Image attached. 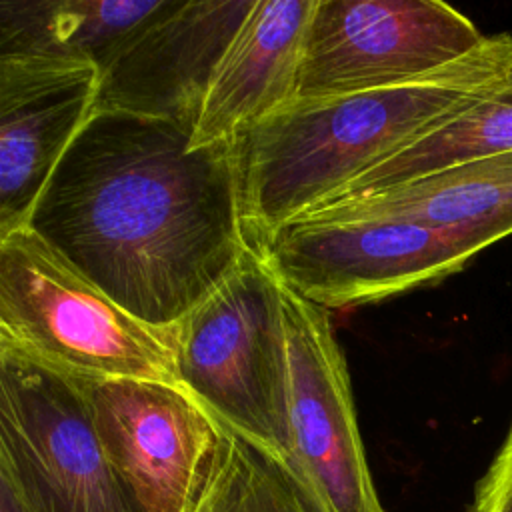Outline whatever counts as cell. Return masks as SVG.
Segmentation results:
<instances>
[{
	"instance_id": "15",
	"label": "cell",
	"mask_w": 512,
	"mask_h": 512,
	"mask_svg": "<svg viewBox=\"0 0 512 512\" xmlns=\"http://www.w3.org/2000/svg\"><path fill=\"white\" fill-rule=\"evenodd\" d=\"M504 152H512V68L460 114L382 158L320 206Z\"/></svg>"
},
{
	"instance_id": "12",
	"label": "cell",
	"mask_w": 512,
	"mask_h": 512,
	"mask_svg": "<svg viewBox=\"0 0 512 512\" xmlns=\"http://www.w3.org/2000/svg\"><path fill=\"white\" fill-rule=\"evenodd\" d=\"M314 6L316 0H256L212 76L192 130L194 146L232 144L294 100Z\"/></svg>"
},
{
	"instance_id": "5",
	"label": "cell",
	"mask_w": 512,
	"mask_h": 512,
	"mask_svg": "<svg viewBox=\"0 0 512 512\" xmlns=\"http://www.w3.org/2000/svg\"><path fill=\"white\" fill-rule=\"evenodd\" d=\"M0 472L30 512H140L76 374L0 342Z\"/></svg>"
},
{
	"instance_id": "11",
	"label": "cell",
	"mask_w": 512,
	"mask_h": 512,
	"mask_svg": "<svg viewBox=\"0 0 512 512\" xmlns=\"http://www.w3.org/2000/svg\"><path fill=\"white\" fill-rule=\"evenodd\" d=\"M100 68L0 56V236L26 228L42 190L96 112Z\"/></svg>"
},
{
	"instance_id": "2",
	"label": "cell",
	"mask_w": 512,
	"mask_h": 512,
	"mask_svg": "<svg viewBox=\"0 0 512 512\" xmlns=\"http://www.w3.org/2000/svg\"><path fill=\"white\" fill-rule=\"evenodd\" d=\"M512 68V34L422 78L344 96L292 100L232 142L250 246L320 206L370 166L460 114Z\"/></svg>"
},
{
	"instance_id": "18",
	"label": "cell",
	"mask_w": 512,
	"mask_h": 512,
	"mask_svg": "<svg viewBox=\"0 0 512 512\" xmlns=\"http://www.w3.org/2000/svg\"><path fill=\"white\" fill-rule=\"evenodd\" d=\"M0 512H30L12 478L0 472Z\"/></svg>"
},
{
	"instance_id": "8",
	"label": "cell",
	"mask_w": 512,
	"mask_h": 512,
	"mask_svg": "<svg viewBox=\"0 0 512 512\" xmlns=\"http://www.w3.org/2000/svg\"><path fill=\"white\" fill-rule=\"evenodd\" d=\"M282 302L290 352L286 460L328 512H386L368 468L330 310L284 284Z\"/></svg>"
},
{
	"instance_id": "4",
	"label": "cell",
	"mask_w": 512,
	"mask_h": 512,
	"mask_svg": "<svg viewBox=\"0 0 512 512\" xmlns=\"http://www.w3.org/2000/svg\"><path fill=\"white\" fill-rule=\"evenodd\" d=\"M180 386L220 424L286 458L290 352L282 284L248 246L176 328Z\"/></svg>"
},
{
	"instance_id": "7",
	"label": "cell",
	"mask_w": 512,
	"mask_h": 512,
	"mask_svg": "<svg viewBox=\"0 0 512 512\" xmlns=\"http://www.w3.org/2000/svg\"><path fill=\"white\" fill-rule=\"evenodd\" d=\"M484 38L438 0H316L294 100L404 84L468 56Z\"/></svg>"
},
{
	"instance_id": "6",
	"label": "cell",
	"mask_w": 512,
	"mask_h": 512,
	"mask_svg": "<svg viewBox=\"0 0 512 512\" xmlns=\"http://www.w3.org/2000/svg\"><path fill=\"white\" fill-rule=\"evenodd\" d=\"M254 248L288 290L326 310L436 284L482 252L464 236L396 218H294Z\"/></svg>"
},
{
	"instance_id": "17",
	"label": "cell",
	"mask_w": 512,
	"mask_h": 512,
	"mask_svg": "<svg viewBox=\"0 0 512 512\" xmlns=\"http://www.w3.org/2000/svg\"><path fill=\"white\" fill-rule=\"evenodd\" d=\"M470 512H512V420L498 452L476 484Z\"/></svg>"
},
{
	"instance_id": "16",
	"label": "cell",
	"mask_w": 512,
	"mask_h": 512,
	"mask_svg": "<svg viewBox=\"0 0 512 512\" xmlns=\"http://www.w3.org/2000/svg\"><path fill=\"white\" fill-rule=\"evenodd\" d=\"M184 512L328 510L284 456L220 424L212 460Z\"/></svg>"
},
{
	"instance_id": "14",
	"label": "cell",
	"mask_w": 512,
	"mask_h": 512,
	"mask_svg": "<svg viewBox=\"0 0 512 512\" xmlns=\"http://www.w3.org/2000/svg\"><path fill=\"white\" fill-rule=\"evenodd\" d=\"M166 0H0V56L86 60L104 70Z\"/></svg>"
},
{
	"instance_id": "10",
	"label": "cell",
	"mask_w": 512,
	"mask_h": 512,
	"mask_svg": "<svg viewBox=\"0 0 512 512\" xmlns=\"http://www.w3.org/2000/svg\"><path fill=\"white\" fill-rule=\"evenodd\" d=\"M256 0H166L100 72L98 112L190 126L212 76Z\"/></svg>"
},
{
	"instance_id": "13",
	"label": "cell",
	"mask_w": 512,
	"mask_h": 512,
	"mask_svg": "<svg viewBox=\"0 0 512 512\" xmlns=\"http://www.w3.org/2000/svg\"><path fill=\"white\" fill-rule=\"evenodd\" d=\"M296 218L408 220L464 236L484 250L512 234V152L336 200Z\"/></svg>"
},
{
	"instance_id": "3",
	"label": "cell",
	"mask_w": 512,
	"mask_h": 512,
	"mask_svg": "<svg viewBox=\"0 0 512 512\" xmlns=\"http://www.w3.org/2000/svg\"><path fill=\"white\" fill-rule=\"evenodd\" d=\"M0 342L76 376L180 384L174 330L132 316L28 226L0 236Z\"/></svg>"
},
{
	"instance_id": "1",
	"label": "cell",
	"mask_w": 512,
	"mask_h": 512,
	"mask_svg": "<svg viewBox=\"0 0 512 512\" xmlns=\"http://www.w3.org/2000/svg\"><path fill=\"white\" fill-rule=\"evenodd\" d=\"M28 228L160 330H174L250 246L232 144L194 146L190 126L124 112H94Z\"/></svg>"
},
{
	"instance_id": "9",
	"label": "cell",
	"mask_w": 512,
	"mask_h": 512,
	"mask_svg": "<svg viewBox=\"0 0 512 512\" xmlns=\"http://www.w3.org/2000/svg\"><path fill=\"white\" fill-rule=\"evenodd\" d=\"M104 452L140 512H184L218 444V420L180 384L78 376Z\"/></svg>"
}]
</instances>
